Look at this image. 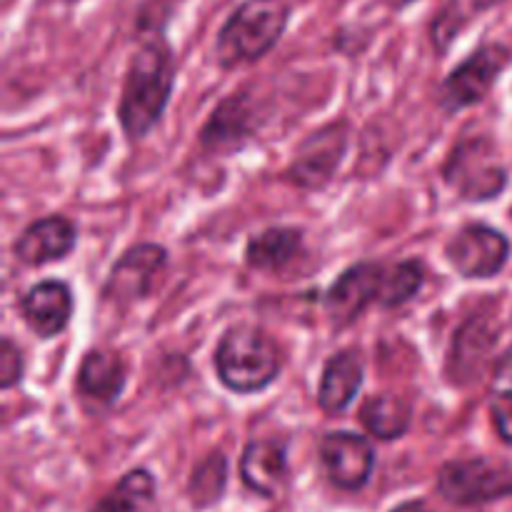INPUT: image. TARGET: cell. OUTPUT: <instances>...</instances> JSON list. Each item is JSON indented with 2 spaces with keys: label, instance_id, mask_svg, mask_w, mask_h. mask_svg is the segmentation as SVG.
Returning <instances> with one entry per match:
<instances>
[{
  "label": "cell",
  "instance_id": "cell-1",
  "mask_svg": "<svg viewBox=\"0 0 512 512\" xmlns=\"http://www.w3.org/2000/svg\"><path fill=\"white\" fill-rule=\"evenodd\" d=\"M175 83V58L168 43L148 40L135 50L120 100V125L128 138H143L163 115Z\"/></svg>",
  "mask_w": 512,
  "mask_h": 512
},
{
  "label": "cell",
  "instance_id": "cell-5",
  "mask_svg": "<svg viewBox=\"0 0 512 512\" xmlns=\"http://www.w3.org/2000/svg\"><path fill=\"white\" fill-rule=\"evenodd\" d=\"M438 488L455 505H485L512 495V460L470 458L450 460L440 468Z\"/></svg>",
  "mask_w": 512,
  "mask_h": 512
},
{
  "label": "cell",
  "instance_id": "cell-14",
  "mask_svg": "<svg viewBox=\"0 0 512 512\" xmlns=\"http://www.w3.org/2000/svg\"><path fill=\"white\" fill-rule=\"evenodd\" d=\"M75 248V225L63 215H50L28 225L15 240V258L25 265H43L65 258Z\"/></svg>",
  "mask_w": 512,
  "mask_h": 512
},
{
  "label": "cell",
  "instance_id": "cell-20",
  "mask_svg": "<svg viewBox=\"0 0 512 512\" xmlns=\"http://www.w3.org/2000/svg\"><path fill=\"white\" fill-rule=\"evenodd\" d=\"M360 423L380 440H395L408 433L410 405L395 395H375L360 408Z\"/></svg>",
  "mask_w": 512,
  "mask_h": 512
},
{
  "label": "cell",
  "instance_id": "cell-25",
  "mask_svg": "<svg viewBox=\"0 0 512 512\" xmlns=\"http://www.w3.org/2000/svg\"><path fill=\"white\" fill-rule=\"evenodd\" d=\"M20 375H23V355L15 348L13 340L3 338V343H0V385L5 390L13 388Z\"/></svg>",
  "mask_w": 512,
  "mask_h": 512
},
{
  "label": "cell",
  "instance_id": "cell-27",
  "mask_svg": "<svg viewBox=\"0 0 512 512\" xmlns=\"http://www.w3.org/2000/svg\"><path fill=\"white\" fill-rule=\"evenodd\" d=\"M388 3L393 5V8H405V5L413 3V0H388Z\"/></svg>",
  "mask_w": 512,
  "mask_h": 512
},
{
  "label": "cell",
  "instance_id": "cell-16",
  "mask_svg": "<svg viewBox=\"0 0 512 512\" xmlns=\"http://www.w3.org/2000/svg\"><path fill=\"white\" fill-rule=\"evenodd\" d=\"M125 388L123 360L108 350H90L78 370V390L83 398L110 405Z\"/></svg>",
  "mask_w": 512,
  "mask_h": 512
},
{
  "label": "cell",
  "instance_id": "cell-9",
  "mask_svg": "<svg viewBox=\"0 0 512 512\" xmlns=\"http://www.w3.org/2000/svg\"><path fill=\"white\" fill-rule=\"evenodd\" d=\"M345 150H348V125L333 123L318 130L300 145L298 158L290 165V180L308 190L323 188L343 163Z\"/></svg>",
  "mask_w": 512,
  "mask_h": 512
},
{
  "label": "cell",
  "instance_id": "cell-22",
  "mask_svg": "<svg viewBox=\"0 0 512 512\" xmlns=\"http://www.w3.org/2000/svg\"><path fill=\"white\" fill-rule=\"evenodd\" d=\"M228 483V458L223 453H213L195 465L193 478H190L188 493L195 508H210L223 495Z\"/></svg>",
  "mask_w": 512,
  "mask_h": 512
},
{
  "label": "cell",
  "instance_id": "cell-2",
  "mask_svg": "<svg viewBox=\"0 0 512 512\" xmlns=\"http://www.w3.org/2000/svg\"><path fill=\"white\" fill-rule=\"evenodd\" d=\"M288 15V5L283 0H245L240 3L218 33L220 63L233 68V65L263 58L283 35Z\"/></svg>",
  "mask_w": 512,
  "mask_h": 512
},
{
  "label": "cell",
  "instance_id": "cell-4",
  "mask_svg": "<svg viewBox=\"0 0 512 512\" xmlns=\"http://www.w3.org/2000/svg\"><path fill=\"white\" fill-rule=\"evenodd\" d=\"M445 180L465 200H493L508 185V170L490 138L460 140L445 163Z\"/></svg>",
  "mask_w": 512,
  "mask_h": 512
},
{
  "label": "cell",
  "instance_id": "cell-17",
  "mask_svg": "<svg viewBox=\"0 0 512 512\" xmlns=\"http://www.w3.org/2000/svg\"><path fill=\"white\" fill-rule=\"evenodd\" d=\"M495 345V330L485 318H473L455 335L453 353H450V373L458 383H470L483 370L488 353Z\"/></svg>",
  "mask_w": 512,
  "mask_h": 512
},
{
  "label": "cell",
  "instance_id": "cell-8",
  "mask_svg": "<svg viewBox=\"0 0 512 512\" xmlns=\"http://www.w3.org/2000/svg\"><path fill=\"white\" fill-rule=\"evenodd\" d=\"M510 243L490 225H465L448 243V260L463 278H493L505 268Z\"/></svg>",
  "mask_w": 512,
  "mask_h": 512
},
{
  "label": "cell",
  "instance_id": "cell-12",
  "mask_svg": "<svg viewBox=\"0 0 512 512\" xmlns=\"http://www.w3.org/2000/svg\"><path fill=\"white\" fill-rule=\"evenodd\" d=\"M20 310L38 338H53L63 333L65 325L73 315V293L65 283L58 280H45V283L33 285L20 300Z\"/></svg>",
  "mask_w": 512,
  "mask_h": 512
},
{
  "label": "cell",
  "instance_id": "cell-3",
  "mask_svg": "<svg viewBox=\"0 0 512 512\" xmlns=\"http://www.w3.org/2000/svg\"><path fill=\"white\" fill-rule=\"evenodd\" d=\"M215 368L225 388L235 393H258L280 373V353L275 340L258 328L240 325L225 333L215 350Z\"/></svg>",
  "mask_w": 512,
  "mask_h": 512
},
{
  "label": "cell",
  "instance_id": "cell-11",
  "mask_svg": "<svg viewBox=\"0 0 512 512\" xmlns=\"http://www.w3.org/2000/svg\"><path fill=\"white\" fill-rule=\"evenodd\" d=\"M165 258L168 253L160 245H135L113 265L103 295L113 303H130V300L143 298L153 288L155 275L163 270Z\"/></svg>",
  "mask_w": 512,
  "mask_h": 512
},
{
  "label": "cell",
  "instance_id": "cell-18",
  "mask_svg": "<svg viewBox=\"0 0 512 512\" xmlns=\"http://www.w3.org/2000/svg\"><path fill=\"white\" fill-rule=\"evenodd\" d=\"M250 130H253V110H250L248 98L233 95L215 108L213 118L208 120L203 130V145L210 150L238 145Z\"/></svg>",
  "mask_w": 512,
  "mask_h": 512
},
{
  "label": "cell",
  "instance_id": "cell-21",
  "mask_svg": "<svg viewBox=\"0 0 512 512\" xmlns=\"http://www.w3.org/2000/svg\"><path fill=\"white\" fill-rule=\"evenodd\" d=\"M155 503V480L148 470H130L90 512H150Z\"/></svg>",
  "mask_w": 512,
  "mask_h": 512
},
{
  "label": "cell",
  "instance_id": "cell-10",
  "mask_svg": "<svg viewBox=\"0 0 512 512\" xmlns=\"http://www.w3.org/2000/svg\"><path fill=\"white\" fill-rule=\"evenodd\" d=\"M320 463L335 488L360 490L373 475L375 450L363 435L328 433L320 443Z\"/></svg>",
  "mask_w": 512,
  "mask_h": 512
},
{
  "label": "cell",
  "instance_id": "cell-24",
  "mask_svg": "<svg viewBox=\"0 0 512 512\" xmlns=\"http://www.w3.org/2000/svg\"><path fill=\"white\" fill-rule=\"evenodd\" d=\"M490 413H493V423L500 438L512 445V383H495L493 380Z\"/></svg>",
  "mask_w": 512,
  "mask_h": 512
},
{
  "label": "cell",
  "instance_id": "cell-19",
  "mask_svg": "<svg viewBox=\"0 0 512 512\" xmlns=\"http://www.w3.org/2000/svg\"><path fill=\"white\" fill-rule=\"evenodd\" d=\"M303 235L295 228H270L255 235L248 245V263L265 273H278L298 255Z\"/></svg>",
  "mask_w": 512,
  "mask_h": 512
},
{
  "label": "cell",
  "instance_id": "cell-13",
  "mask_svg": "<svg viewBox=\"0 0 512 512\" xmlns=\"http://www.w3.org/2000/svg\"><path fill=\"white\" fill-rule=\"evenodd\" d=\"M240 478L253 493L275 498L288 480V450L280 440H250L240 458Z\"/></svg>",
  "mask_w": 512,
  "mask_h": 512
},
{
  "label": "cell",
  "instance_id": "cell-26",
  "mask_svg": "<svg viewBox=\"0 0 512 512\" xmlns=\"http://www.w3.org/2000/svg\"><path fill=\"white\" fill-rule=\"evenodd\" d=\"M390 512H435V510L430 508L428 503H423V500H410V503L398 505V508L390 510Z\"/></svg>",
  "mask_w": 512,
  "mask_h": 512
},
{
  "label": "cell",
  "instance_id": "cell-6",
  "mask_svg": "<svg viewBox=\"0 0 512 512\" xmlns=\"http://www.w3.org/2000/svg\"><path fill=\"white\" fill-rule=\"evenodd\" d=\"M388 275L390 265L380 263H358L345 270L325 295V310L335 328L355 323L360 313H365L373 303H380L385 308Z\"/></svg>",
  "mask_w": 512,
  "mask_h": 512
},
{
  "label": "cell",
  "instance_id": "cell-15",
  "mask_svg": "<svg viewBox=\"0 0 512 512\" xmlns=\"http://www.w3.org/2000/svg\"><path fill=\"white\" fill-rule=\"evenodd\" d=\"M363 385V360L355 350H343L325 363L318 388V403L328 415H338L348 408Z\"/></svg>",
  "mask_w": 512,
  "mask_h": 512
},
{
  "label": "cell",
  "instance_id": "cell-7",
  "mask_svg": "<svg viewBox=\"0 0 512 512\" xmlns=\"http://www.w3.org/2000/svg\"><path fill=\"white\" fill-rule=\"evenodd\" d=\"M510 50L500 43L480 45L465 63H460L440 90V103L448 110H463L480 103L498 75L510 65Z\"/></svg>",
  "mask_w": 512,
  "mask_h": 512
},
{
  "label": "cell",
  "instance_id": "cell-23",
  "mask_svg": "<svg viewBox=\"0 0 512 512\" xmlns=\"http://www.w3.org/2000/svg\"><path fill=\"white\" fill-rule=\"evenodd\" d=\"M503 0H448L443 10L433 20V43L438 50H445L455 40V35L470 23L475 13L495 8Z\"/></svg>",
  "mask_w": 512,
  "mask_h": 512
}]
</instances>
